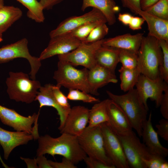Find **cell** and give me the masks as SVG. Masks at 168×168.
<instances>
[{"instance_id": "obj_1", "label": "cell", "mask_w": 168, "mask_h": 168, "mask_svg": "<svg viewBox=\"0 0 168 168\" xmlns=\"http://www.w3.org/2000/svg\"><path fill=\"white\" fill-rule=\"evenodd\" d=\"M57 138L48 134L39 136L36 155L47 154L54 157L55 155L62 156L76 165L83 161L87 155L81 148L77 136L63 133Z\"/></svg>"}, {"instance_id": "obj_2", "label": "cell", "mask_w": 168, "mask_h": 168, "mask_svg": "<svg viewBox=\"0 0 168 168\" xmlns=\"http://www.w3.org/2000/svg\"><path fill=\"white\" fill-rule=\"evenodd\" d=\"M137 68L141 74L155 79L160 76L162 53L157 39L143 36L137 53Z\"/></svg>"}, {"instance_id": "obj_3", "label": "cell", "mask_w": 168, "mask_h": 168, "mask_svg": "<svg viewBox=\"0 0 168 168\" xmlns=\"http://www.w3.org/2000/svg\"><path fill=\"white\" fill-rule=\"evenodd\" d=\"M106 93L110 99L117 104L127 117L133 128L141 137L142 126L147 119L148 110L140 100L136 89L122 95H117L110 91Z\"/></svg>"}, {"instance_id": "obj_4", "label": "cell", "mask_w": 168, "mask_h": 168, "mask_svg": "<svg viewBox=\"0 0 168 168\" xmlns=\"http://www.w3.org/2000/svg\"><path fill=\"white\" fill-rule=\"evenodd\" d=\"M6 80L7 92L11 100L30 104L35 101L41 86L40 82L30 79L22 72H10Z\"/></svg>"}, {"instance_id": "obj_5", "label": "cell", "mask_w": 168, "mask_h": 168, "mask_svg": "<svg viewBox=\"0 0 168 168\" xmlns=\"http://www.w3.org/2000/svg\"><path fill=\"white\" fill-rule=\"evenodd\" d=\"M57 66L53 76L57 86L90 93L87 81L88 69L85 68L78 69L69 62L61 60H59Z\"/></svg>"}, {"instance_id": "obj_6", "label": "cell", "mask_w": 168, "mask_h": 168, "mask_svg": "<svg viewBox=\"0 0 168 168\" xmlns=\"http://www.w3.org/2000/svg\"><path fill=\"white\" fill-rule=\"evenodd\" d=\"M77 137L81 148L88 156L115 166L106 153L100 125L93 127L87 126Z\"/></svg>"}, {"instance_id": "obj_7", "label": "cell", "mask_w": 168, "mask_h": 168, "mask_svg": "<svg viewBox=\"0 0 168 168\" xmlns=\"http://www.w3.org/2000/svg\"><path fill=\"white\" fill-rule=\"evenodd\" d=\"M129 168H146L142 159L148 160L154 155L149 151L133 131L125 135L118 136Z\"/></svg>"}, {"instance_id": "obj_8", "label": "cell", "mask_w": 168, "mask_h": 168, "mask_svg": "<svg viewBox=\"0 0 168 168\" xmlns=\"http://www.w3.org/2000/svg\"><path fill=\"white\" fill-rule=\"evenodd\" d=\"M27 39L24 38L0 48V63L8 62L18 58H25L30 66V77L32 80H35L36 75L41 65V61L39 57L30 54Z\"/></svg>"}, {"instance_id": "obj_9", "label": "cell", "mask_w": 168, "mask_h": 168, "mask_svg": "<svg viewBox=\"0 0 168 168\" xmlns=\"http://www.w3.org/2000/svg\"><path fill=\"white\" fill-rule=\"evenodd\" d=\"M104 40L89 43L82 42L74 50L58 55V60L68 62L74 66H82L90 69L96 64V54L102 46Z\"/></svg>"}, {"instance_id": "obj_10", "label": "cell", "mask_w": 168, "mask_h": 168, "mask_svg": "<svg viewBox=\"0 0 168 168\" xmlns=\"http://www.w3.org/2000/svg\"><path fill=\"white\" fill-rule=\"evenodd\" d=\"M168 84L160 76L152 79L141 74L135 85L139 99L146 109L149 110L147 100L150 98L155 101L156 107H160L166 85Z\"/></svg>"}, {"instance_id": "obj_11", "label": "cell", "mask_w": 168, "mask_h": 168, "mask_svg": "<svg viewBox=\"0 0 168 168\" xmlns=\"http://www.w3.org/2000/svg\"><path fill=\"white\" fill-rule=\"evenodd\" d=\"M39 115L34 113L28 117L23 116L14 110L7 108L0 105V120L5 125L12 128L17 131L26 132L34 135L38 139L39 137L38 132L37 123Z\"/></svg>"}, {"instance_id": "obj_12", "label": "cell", "mask_w": 168, "mask_h": 168, "mask_svg": "<svg viewBox=\"0 0 168 168\" xmlns=\"http://www.w3.org/2000/svg\"><path fill=\"white\" fill-rule=\"evenodd\" d=\"M105 150L113 165L117 168H129L118 135L106 122L100 124Z\"/></svg>"}, {"instance_id": "obj_13", "label": "cell", "mask_w": 168, "mask_h": 168, "mask_svg": "<svg viewBox=\"0 0 168 168\" xmlns=\"http://www.w3.org/2000/svg\"><path fill=\"white\" fill-rule=\"evenodd\" d=\"M81 42L67 33L51 38L47 46L39 58L41 61L56 55L67 53L76 49Z\"/></svg>"}, {"instance_id": "obj_14", "label": "cell", "mask_w": 168, "mask_h": 168, "mask_svg": "<svg viewBox=\"0 0 168 168\" xmlns=\"http://www.w3.org/2000/svg\"><path fill=\"white\" fill-rule=\"evenodd\" d=\"M100 20L107 21L100 10L93 8L90 11L82 15L72 16L65 19L51 30L49 35L51 38L69 32L86 23Z\"/></svg>"}, {"instance_id": "obj_15", "label": "cell", "mask_w": 168, "mask_h": 168, "mask_svg": "<svg viewBox=\"0 0 168 168\" xmlns=\"http://www.w3.org/2000/svg\"><path fill=\"white\" fill-rule=\"evenodd\" d=\"M89 112V110L84 106H76L71 108L60 133L77 137L79 135L88 123Z\"/></svg>"}, {"instance_id": "obj_16", "label": "cell", "mask_w": 168, "mask_h": 168, "mask_svg": "<svg viewBox=\"0 0 168 168\" xmlns=\"http://www.w3.org/2000/svg\"><path fill=\"white\" fill-rule=\"evenodd\" d=\"M107 108L108 119L106 123L117 135H127L133 131L132 126L125 114L110 99H108Z\"/></svg>"}, {"instance_id": "obj_17", "label": "cell", "mask_w": 168, "mask_h": 168, "mask_svg": "<svg viewBox=\"0 0 168 168\" xmlns=\"http://www.w3.org/2000/svg\"><path fill=\"white\" fill-rule=\"evenodd\" d=\"M33 139H37L35 136L26 132H12L0 127V144L3 151L4 157L7 160L12 151L16 147L26 144Z\"/></svg>"}, {"instance_id": "obj_18", "label": "cell", "mask_w": 168, "mask_h": 168, "mask_svg": "<svg viewBox=\"0 0 168 168\" xmlns=\"http://www.w3.org/2000/svg\"><path fill=\"white\" fill-rule=\"evenodd\" d=\"M87 81L90 93L95 96H98L99 88L104 86L109 83H116L118 82L115 73L108 69L98 64L88 69Z\"/></svg>"}, {"instance_id": "obj_19", "label": "cell", "mask_w": 168, "mask_h": 168, "mask_svg": "<svg viewBox=\"0 0 168 168\" xmlns=\"http://www.w3.org/2000/svg\"><path fill=\"white\" fill-rule=\"evenodd\" d=\"M143 143L152 155L165 158L168 155V149L160 143L158 135L154 129L152 123V114L143 123L142 126Z\"/></svg>"}, {"instance_id": "obj_20", "label": "cell", "mask_w": 168, "mask_h": 168, "mask_svg": "<svg viewBox=\"0 0 168 168\" xmlns=\"http://www.w3.org/2000/svg\"><path fill=\"white\" fill-rule=\"evenodd\" d=\"M50 84H45L41 86L35 97V100H37L40 104V108L47 106L55 108L57 111L59 117L60 125L58 129L61 131L63 128L71 108H65L59 105L54 99Z\"/></svg>"}, {"instance_id": "obj_21", "label": "cell", "mask_w": 168, "mask_h": 168, "mask_svg": "<svg viewBox=\"0 0 168 168\" xmlns=\"http://www.w3.org/2000/svg\"><path fill=\"white\" fill-rule=\"evenodd\" d=\"M143 36V33L135 35L126 33L104 39L102 46L128 50L138 53Z\"/></svg>"}, {"instance_id": "obj_22", "label": "cell", "mask_w": 168, "mask_h": 168, "mask_svg": "<svg viewBox=\"0 0 168 168\" xmlns=\"http://www.w3.org/2000/svg\"><path fill=\"white\" fill-rule=\"evenodd\" d=\"M138 15L147 22L148 35L158 40L168 41V20L161 18L142 10L138 12Z\"/></svg>"}, {"instance_id": "obj_23", "label": "cell", "mask_w": 168, "mask_h": 168, "mask_svg": "<svg viewBox=\"0 0 168 168\" xmlns=\"http://www.w3.org/2000/svg\"><path fill=\"white\" fill-rule=\"evenodd\" d=\"M90 7L100 10L105 17L109 25L115 23V14L119 9L114 0H83L81 10L84 11Z\"/></svg>"}, {"instance_id": "obj_24", "label": "cell", "mask_w": 168, "mask_h": 168, "mask_svg": "<svg viewBox=\"0 0 168 168\" xmlns=\"http://www.w3.org/2000/svg\"><path fill=\"white\" fill-rule=\"evenodd\" d=\"M95 58L97 64L115 74L119 62V49L102 45L96 51Z\"/></svg>"}, {"instance_id": "obj_25", "label": "cell", "mask_w": 168, "mask_h": 168, "mask_svg": "<svg viewBox=\"0 0 168 168\" xmlns=\"http://www.w3.org/2000/svg\"><path fill=\"white\" fill-rule=\"evenodd\" d=\"M19 8L4 5L0 8V33L2 34L22 16Z\"/></svg>"}, {"instance_id": "obj_26", "label": "cell", "mask_w": 168, "mask_h": 168, "mask_svg": "<svg viewBox=\"0 0 168 168\" xmlns=\"http://www.w3.org/2000/svg\"><path fill=\"white\" fill-rule=\"evenodd\" d=\"M108 99L95 104L89 110L88 127H93L107 122V104Z\"/></svg>"}, {"instance_id": "obj_27", "label": "cell", "mask_w": 168, "mask_h": 168, "mask_svg": "<svg viewBox=\"0 0 168 168\" xmlns=\"http://www.w3.org/2000/svg\"><path fill=\"white\" fill-rule=\"evenodd\" d=\"M119 72L121 90L124 92H127L133 89L141 74L138 68L129 69L122 66Z\"/></svg>"}, {"instance_id": "obj_28", "label": "cell", "mask_w": 168, "mask_h": 168, "mask_svg": "<svg viewBox=\"0 0 168 168\" xmlns=\"http://www.w3.org/2000/svg\"><path fill=\"white\" fill-rule=\"evenodd\" d=\"M28 9L27 16L37 23L43 22L45 17L44 8L40 1L37 0H16Z\"/></svg>"}, {"instance_id": "obj_29", "label": "cell", "mask_w": 168, "mask_h": 168, "mask_svg": "<svg viewBox=\"0 0 168 168\" xmlns=\"http://www.w3.org/2000/svg\"><path fill=\"white\" fill-rule=\"evenodd\" d=\"M103 23H107V22L106 21L100 20L90 22L67 33L82 41L95 27Z\"/></svg>"}, {"instance_id": "obj_30", "label": "cell", "mask_w": 168, "mask_h": 168, "mask_svg": "<svg viewBox=\"0 0 168 168\" xmlns=\"http://www.w3.org/2000/svg\"><path fill=\"white\" fill-rule=\"evenodd\" d=\"M119 49V62L122 66L129 69L137 68V53L128 50Z\"/></svg>"}, {"instance_id": "obj_31", "label": "cell", "mask_w": 168, "mask_h": 168, "mask_svg": "<svg viewBox=\"0 0 168 168\" xmlns=\"http://www.w3.org/2000/svg\"><path fill=\"white\" fill-rule=\"evenodd\" d=\"M145 11L161 18L168 20V0H159Z\"/></svg>"}, {"instance_id": "obj_32", "label": "cell", "mask_w": 168, "mask_h": 168, "mask_svg": "<svg viewBox=\"0 0 168 168\" xmlns=\"http://www.w3.org/2000/svg\"><path fill=\"white\" fill-rule=\"evenodd\" d=\"M106 23H103L96 26L86 38L81 42L86 43H92L104 39L109 31V28Z\"/></svg>"}, {"instance_id": "obj_33", "label": "cell", "mask_w": 168, "mask_h": 168, "mask_svg": "<svg viewBox=\"0 0 168 168\" xmlns=\"http://www.w3.org/2000/svg\"><path fill=\"white\" fill-rule=\"evenodd\" d=\"M163 55L162 63L160 70V75L168 84V41L158 40Z\"/></svg>"}, {"instance_id": "obj_34", "label": "cell", "mask_w": 168, "mask_h": 168, "mask_svg": "<svg viewBox=\"0 0 168 168\" xmlns=\"http://www.w3.org/2000/svg\"><path fill=\"white\" fill-rule=\"evenodd\" d=\"M67 96L69 100L81 101L85 103H97L100 101L99 99L92 96L89 93L78 89L69 90Z\"/></svg>"}, {"instance_id": "obj_35", "label": "cell", "mask_w": 168, "mask_h": 168, "mask_svg": "<svg viewBox=\"0 0 168 168\" xmlns=\"http://www.w3.org/2000/svg\"><path fill=\"white\" fill-rule=\"evenodd\" d=\"M60 87L56 85H52V90L55 99L61 106L65 108H71L68 99L60 90Z\"/></svg>"}, {"instance_id": "obj_36", "label": "cell", "mask_w": 168, "mask_h": 168, "mask_svg": "<svg viewBox=\"0 0 168 168\" xmlns=\"http://www.w3.org/2000/svg\"><path fill=\"white\" fill-rule=\"evenodd\" d=\"M158 135L165 140L168 142V119H165L160 120L159 124L156 125Z\"/></svg>"}, {"instance_id": "obj_37", "label": "cell", "mask_w": 168, "mask_h": 168, "mask_svg": "<svg viewBox=\"0 0 168 168\" xmlns=\"http://www.w3.org/2000/svg\"><path fill=\"white\" fill-rule=\"evenodd\" d=\"M160 106V112L164 119H168V85L167 84L164 90Z\"/></svg>"}, {"instance_id": "obj_38", "label": "cell", "mask_w": 168, "mask_h": 168, "mask_svg": "<svg viewBox=\"0 0 168 168\" xmlns=\"http://www.w3.org/2000/svg\"><path fill=\"white\" fill-rule=\"evenodd\" d=\"M142 161L146 168H161L162 164L166 160L165 158L154 155L150 159H143Z\"/></svg>"}, {"instance_id": "obj_39", "label": "cell", "mask_w": 168, "mask_h": 168, "mask_svg": "<svg viewBox=\"0 0 168 168\" xmlns=\"http://www.w3.org/2000/svg\"><path fill=\"white\" fill-rule=\"evenodd\" d=\"M83 161L85 162L87 168H115L114 166L106 165L97 159L86 156Z\"/></svg>"}, {"instance_id": "obj_40", "label": "cell", "mask_w": 168, "mask_h": 168, "mask_svg": "<svg viewBox=\"0 0 168 168\" xmlns=\"http://www.w3.org/2000/svg\"><path fill=\"white\" fill-rule=\"evenodd\" d=\"M123 6L129 9L131 12L138 15L142 10L140 7V0H120Z\"/></svg>"}, {"instance_id": "obj_41", "label": "cell", "mask_w": 168, "mask_h": 168, "mask_svg": "<svg viewBox=\"0 0 168 168\" xmlns=\"http://www.w3.org/2000/svg\"><path fill=\"white\" fill-rule=\"evenodd\" d=\"M49 163L52 168H77V167L73 162L68 159L63 157L61 162L53 161L48 160Z\"/></svg>"}, {"instance_id": "obj_42", "label": "cell", "mask_w": 168, "mask_h": 168, "mask_svg": "<svg viewBox=\"0 0 168 168\" xmlns=\"http://www.w3.org/2000/svg\"><path fill=\"white\" fill-rule=\"evenodd\" d=\"M145 21L142 17L133 16L128 26L130 29L133 30H139L142 29V26Z\"/></svg>"}, {"instance_id": "obj_43", "label": "cell", "mask_w": 168, "mask_h": 168, "mask_svg": "<svg viewBox=\"0 0 168 168\" xmlns=\"http://www.w3.org/2000/svg\"><path fill=\"white\" fill-rule=\"evenodd\" d=\"M63 0H40V2L44 10H50Z\"/></svg>"}, {"instance_id": "obj_44", "label": "cell", "mask_w": 168, "mask_h": 168, "mask_svg": "<svg viewBox=\"0 0 168 168\" xmlns=\"http://www.w3.org/2000/svg\"><path fill=\"white\" fill-rule=\"evenodd\" d=\"M35 159L39 168H52L44 155L37 156Z\"/></svg>"}, {"instance_id": "obj_45", "label": "cell", "mask_w": 168, "mask_h": 168, "mask_svg": "<svg viewBox=\"0 0 168 168\" xmlns=\"http://www.w3.org/2000/svg\"><path fill=\"white\" fill-rule=\"evenodd\" d=\"M133 16L128 13H120L118 15V20L125 25H128Z\"/></svg>"}, {"instance_id": "obj_46", "label": "cell", "mask_w": 168, "mask_h": 168, "mask_svg": "<svg viewBox=\"0 0 168 168\" xmlns=\"http://www.w3.org/2000/svg\"><path fill=\"white\" fill-rule=\"evenodd\" d=\"M159 0H140V5L142 10L145 11Z\"/></svg>"}, {"instance_id": "obj_47", "label": "cell", "mask_w": 168, "mask_h": 168, "mask_svg": "<svg viewBox=\"0 0 168 168\" xmlns=\"http://www.w3.org/2000/svg\"><path fill=\"white\" fill-rule=\"evenodd\" d=\"M20 158L24 161L26 163L27 167L28 168H38L35 158L30 159L29 158H25L22 157Z\"/></svg>"}, {"instance_id": "obj_48", "label": "cell", "mask_w": 168, "mask_h": 168, "mask_svg": "<svg viewBox=\"0 0 168 168\" xmlns=\"http://www.w3.org/2000/svg\"><path fill=\"white\" fill-rule=\"evenodd\" d=\"M168 162L166 161L163 162L161 164V168H168Z\"/></svg>"}, {"instance_id": "obj_49", "label": "cell", "mask_w": 168, "mask_h": 168, "mask_svg": "<svg viewBox=\"0 0 168 168\" xmlns=\"http://www.w3.org/2000/svg\"><path fill=\"white\" fill-rule=\"evenodd\" d=\"M0 161L2 165V166L5 168H10L6 164H5L4 162L3 161L0 155Z\"/></svg>"}, {"instance_id": "obj_50", "label": "cell", "mask_w": 168, "mask_h": 168, "mask_svg": "<svg viewBox=\"0 0 168 168\" xmlns=\"http://www.w3.org/2000/svg\"><path fill=\"white\" fill-rule=\"evenodd\" d=\"M4 5V0H0V8Z\"/></svg>"}, {"instance_id": "obj_51", "label": "cell", "mask_w": 168, "mask_h": 168, "mask_svg": "<svg viewBox=\"0 0 168 168\" xmlns=\"http://www.w3.org/2000/svg\"><path fill=\"white\" fill-rule=\"evenodd\" d=\"M3 40L2 34L0 33V43Z\"/></svg>"}]
</instances>
